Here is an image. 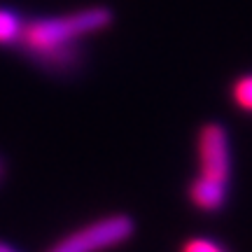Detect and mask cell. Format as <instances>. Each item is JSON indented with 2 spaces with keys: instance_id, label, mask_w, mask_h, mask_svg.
Returning a JSON list of instances; mask_svg holds the SVG:
<instances>
[{
  "instance_id": "obj_1",
  "label": "cell",
  "mask_w": 252,
  "mask_h": 252,
  "mask_svg": "<svg viewBox=\"0 0 252 252\" xmlns=\"http://www.w3.org/2000/svg\"><path fill=\"white\" fill-rule=\"evenodd\" d=\"M112 24L115 12L108 5L26 19L17 52L49 75H72L84 61V42L105 33Z\"/></svg>"
},
{
  "instance_id": "obj_2",
  "label": "cell",
  "mask_w": 252,
  "mask_h": 252,
  "mask_svg": "<svg viewBox=\"0 0 252 252\" xmlns=\"http://www.w3.org/2000/svg\"><path fill=\"white\" fill-rule=\"evenodd\" d=\"M234 178V150L224 124L203 122L196 131V175L187 185L189 206L217 215L229 203Z\"/></svg>"
},
{
  "instance_id": "obj_3",
  "label": "cell",
  "mask_w": 252,
  "mask_h": 252,
  "mask_svg": "<svg viewBox=\"0 0 252 252\" xmlns=\"http://www.w3.org/2000/svg\"><path fill=\"white\" fill-rule=\"evenodd\" d=\"M133 236V217L128 213H108L56 238L45 252H110L126 245Z\"/></svg>"
},
{
  "instance_id": "obj_4",
  "label": "cell",
  "mask_w": 252,
  "mask_h": 252,
  "mask_svg": "<svg viewBox=\"0 0 252 252\" xmlns=\"http://www.w3.org/2000/svg\"><path fill=\"white\" fill-rule=\"evenodd\" d=\"M26 17L14 7H0V49H17L24 35Z\"/></svg>"
},
{
  "instance_id": "obj_5",
  "label": "cell",
  "mask_w": 252,
  "mask_h": 252,
  "mask_svg": "<svg viewBox=\"0 0 252 252\" xmlns=\"http://www.w3.org/2000/svg\"><path fill=\"white\" fill-rule=\"evenodd\" d=\"M229 98H231L236 110H241L245 115H252V72H243L231 82Z\"/></svg>"
},
{
  "instance_id": "obj_6",
  "label": "cell",
  "mask_w": 252,
  "mask_h": 252,
  "mask_svg": "<svg viewBox=\"0 0 252 252\" xmlns=\"http://www.w3.org/2000/svg\"><path fill=\"white\" fill-rule=\"evenodd\" d=\"M178 252H231V248L213 236H189L180 243Z\"/></svg>"
},
{
  "instance_id": "obj_7",
  "label": "cell",
  "mask_w": 252,
  "mask_h": 252,
  "mask_svg": "<svg viewBox=\"0 0 252 252\" xmlns=\"http://www.w3.org/2000/svg\"><path fill=\"white\" fill-rule=\"evenodd\" d=\"M0 252H24V250H19L17 245H12L9 241H2V238H0Z\"/></svg>"
},
{
  "instance_id": "obj_8",
  "label": "cell",
  "mask_w": 252,
  "mask_h": 252,
  "mask_svg": "<svg viewBox=\"0 0 252 252\" xmlns=\"http://www.w3.org/2000/svg\"><path fill=\"white\" fill-rule=\"evenodd\" d=\"M5 171H7V166H5V159L0 157V182H2V178H5Z\"/></svg>"
}]
</instances>
